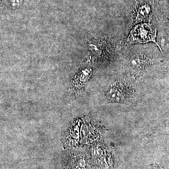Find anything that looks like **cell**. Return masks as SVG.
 Wrapping results in <instances>:
<instances>
[{
    "mask_svg": "<svg viewBox=\"0 0 169 169\" xmlns=\"http://www.w3.org/2000/svg\"><path fill=\"white\" fill-rule=\"evenodd\" d=\"M79 165H80V166H81V167H83L84 166V165H85L84 161L83 160L80 161V162H79Z\"/></svg>",
    "mask_w": 169,
    "mask_h": 169,
    "instance_id": "277c9868",
    "label": "cell"
},
{
    "mask_svg": "<svg viewBox=\"0 0 169 169\" xmlns=\"http://www.w3.org/2000/svg\"><path fill=\"white\" fill-rule=\"evenodd\" d=\"M157 32V28L150 24L137 25L130 32L126 40V44L131 45L134 44L154 42L162 51L161 48L156 41Z\"/></svg>",
    "mask_w": 169,
    "mask_h": 169,
    "instance_id": "6da1fadb",
    "label": "cell"
},
{
    "mask_svg": "<svg viewBox=\"0 0 169 169\" xmlns=\"http://www.w3.org/2000/svg\"><path fill=\"white\" fill-rule=\"evenodd\" d=\"M150 12V7L149 6H143L141 7L139 9L138 15V20H142L147 17Z\"/></svg>",
    "mask_w": 169,
    "mask_h": 169,
    "instance_id": "7a4b0ae2",
    "label": "cell"
},
{
    "mask_svg": "<svg viewBox=\"0 0 169 169\" xmlns=\"http://www.w3.org/2000/svg\"><path fill=\"white\" fill-rule=\"evenodd\" d=\"M100 165H101V167L103 169H107V165L106 163V162L104 161L103 159H102L100 161Z\"/></svg>",
    "mask_w": 169,
    "mask_h": 169,
    "instance_id": "3957f363",
    "label": "cell"
},
{
    "mask_svg": "<svg viewBox=\"0 0 169 169\" xmlns=\"http://www.w3.org/2000/svg\"></svg>",
    "mask_w": 169,
    "mask_h": 169,
    "instance_id": "5b68a950",
    "label": "cell"
}]
</instances>
